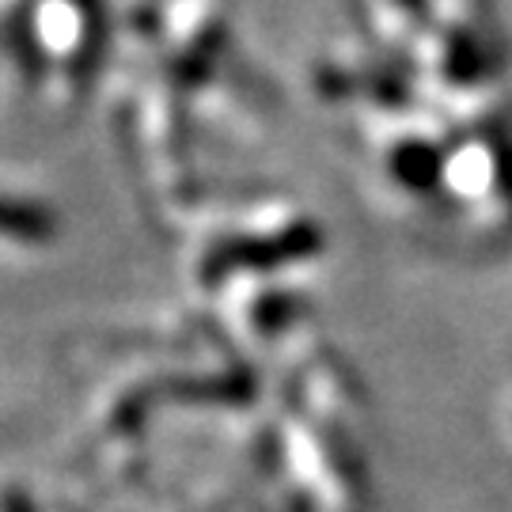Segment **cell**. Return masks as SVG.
<instances>
[{
    "label": "cell",
    "instance_id": "obj_1",
    "mask_svg": "<svg viewBox=\"0 0 512 512\" xmlns=\"http://www.w3.org/2000/svg\"><path fill=\"white\" fill-rule=\"evenodd\" d=\"M0 232H4V236H16V239H42L50 228H46V217H42L38 209L0 202Z\"/></svg>",
    "mask_w": 512,
    "mask_h": 512
},
{
    "label": "cell",
    "instance_id": "obj_2",
    "mask_svg": "<svg viewBox=\"0 0 512 512\" xmlns=\"http://www.w3.org/2000/svg\"><path fill=\"white\" fill-rule=\"evenodd\" d=\"M0 512H35V509L27 505V497L8 494V497H4V501H0Z\"/></svg>",
    "mask_w": 512,
    "mask_h": 512
}]
</instances>
